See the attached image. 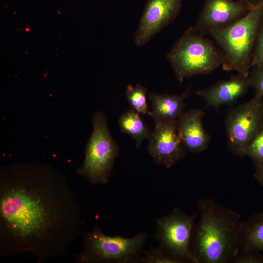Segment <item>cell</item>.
<instances>
[{
  "mask_svg": "<svg viewBox=\"0 0 263 263\" xmlns=\"http://www.w3.org/2000/svg\"><path fill=\"white\" fill-rule=\"evenodd\" d=\"M81 208L65 178L37 163L2 168L0 254H30L38 262L63 255L82 234Z\"/></svg>",
  "mask_w": 263,
  "mask_h": 263,
  "instance_id": "cell-1",
  "label": "cell"
},
{
  "mask_svg": "<svg viewBox=\"0 0 263 263\" xmlns=\"http://www.w3.org/2000/svg\"><path fill=\"white\" fill-rule=\"evenodd\" d=\"M190 248L195 263H232L240 249L241 215L210 198L198 203Z\"/></svg>",
  "mask_w": 263,
  "mask_h": 263,
  "instance_id": "cell-2",
  "label": "cell"
},
{
  "mask_svg": "<svg viewBox=\"0 0 263 263\" xmlns=\"http://www.w3.org/2000/svg\"><path fill=\"white\" fill-rule=\"evenodd\" d=\"M263 20V2L259 0L242 18L210 33L224 54L222 65L225 71H235L249 76L252 55Z\"/></svg>",
  "mask_w": 263,
  "mask_h": 263,
  "instance_id": "cell-3",
  "label": "cell"
},
{
  "mask_svg": "<svg viewBox=\"0 0 263 263\" xmlns=\"http://www.w3.org/2000/svg\"><path fill=\"white\" fill-rule=\"evenodd\" d=\"M180 83L188 77L207 75L222 65L224 54L194 27L186 30L167 55Z\"/></svg>",
  "mask_w": 263,
  "mask_h": 263,
  "instance_id": "cell-4",
  "label": "cell"
},
{
  "mask_svg": "<svg viewBox=\"0 0 263 263\" xmlns=\"http://www.w3.org/2000/svg\"><path fill=\"white\" fill-rule=\"evenodd\" d=\"M148 238L140 232L133 237L111 236L97 226L83 235V248L76 255L82 263H140L143 246Z\"/></svg>",
  "mask_w": 263,
  "mask_h": 263,
  "instance_id": "cell-5",
  "label": "cell"
},
{
  "mask_svg": "<svg viewBox=\"0 0 263 263\" xmlns=\"http://www.w3.org/2000/svg\"><path fill=\"white\" fill-rule=\"evenodd\" d=\"M92 123L93 131L86 146L83 164L77 172L92 185H104L108 183L120 150L110 133L107 118L103 112L95 113Z\"/></svg>",
  "mask_w": 263,
  "mask_h": 263,
  "instance_id": "cell-6",
  "label": "cell"
},
{
  "mask_svg": "<svg viewBox=\"0 0 263 263\" xmlns=\"http://www.w3.org/2000/svg\"><path fill=\"white\" fill-rule=\"evenodd\" d=\"M197 215L188 216L176 208L157 220L155 238L159 247L178 263H195L190 244Z\"/></svg>",
  "mask_w": 263,
  "mask_h": 263,
  "instance_id": "cell-7",
  "label": "cell"
},
{
  "mask_svg": "<svg viewBox=\"0 0 263 263\" xmlns=\"http://www.w3.org/2000/svg\"><path fill=\"white\" fill-rule=\"evenodd\" d=\"M263 124V96L258 93L250 101L229 109L225 119L229 150L244 158L246 146Z\"/></svg>",
  "mask_w": 263,
  "mask_h": 263,
  "instance_id": "cell-8",
  "label": "cell"
},
{
  "mask_svg": "<svg viewBox=\"0 0 263 263\" xmlns=\"http://www.w3.org/2000/svg\"><path fill=\"white\" fill-rule=\"evenodd\" d=\"M183 0H148L134 35L136 46L146 45L177 17Z\"/></svg>",
  "mask_w": 263,
  "mask_h": 263,
  "instance_id": "cell-9",
  "label": "cell"
},
{
  "mask_svg": "<svg viewBox=\"0 0 263 263\" xmlns=\"http://www.w3.org/2000/svg\"><path fill=\"white\" fill-rule=\"evenodd\" d=\"M254 4L238 0H205L194 27L201 34L209 35L243 17Z\"/></svg>",
  "mask_w": 263,
  "mask_h": 263,
  "instance_id": "cell-10",
  "label": "cell"
},
{
  "mask_svg": "<svg viewBox=\"0 0 263 263\" xmlns=\"http://www.w3.org/2000/svg\"><path fill=\"white\" fill-rule=\"evenodd\" d=\"M177 121L155 123L149 138V154L156 164L167 168L186 155V149L177 132Z\"/></svg>",
  "mask_w": 263,
  "mask_h": 263,
  "instance_id": "cell-11",
  "label": "cell"
},
{
  "mask_svg": "<svg viewBox=\"0 0 263 263\" xmlns=\"http://www.w3.org/2000/svg\"><path fill=\"white\" fill-rule=\"evenodd\" d=\"M250 85L248 76L241 74L229 79L197 91L196 94L206 101L208 106L218 111L222 105H231L247 93Z\"/></svg>",
  "mask_w": 263,
  "mask_h": 263,
  "instance_id": "cell-12",
  "label": "cell"
},
{
  "mask_svg": "<svg viewBox=\"0 0 263 263\" xmlns=\"http://www.w3.org/2000/svg\"><path fill=\"white\" fill-rule=\"evenodd\" d=\"M204 115L201 109H191L184 112L177 121L178 134L189 151L199 153L209 146L210 137L203 124Z\"/></svg>",
  "mask_w": 263,
  "mask_h": 263,
  "instance_id": "cell-13",
  "label": "cell"
},
{
  "mask_svg": "<svg viewBox=\"0 0 263 263\" xmlns=\"http://www.w3.org/2000/svg\"><path fill=\"white\" fill-rule=\"evenodd\" d=\"M190 93L189 89L179 94L150 92L148 97L151 104L150 116L155 123L177 120L184 113L185 100Z\"/></svg>",
  "mask_w": 263,
  "mask_h": 263,
  "instance_id": "cell-14",
  "label": "cell"
},
{
  "mask_svg": "<svg viewBox=\"0 0 263 263\" xmlns=\"http://www.w3.org/2000/svg\"><path fill=\"white\" fill-rule=\"evenodd\" d=\"M240 249L263 253V212L242 222L240 228Z\"/></svg>",
  "mask_w": 263,
  "mask_h": 263,
  "instance_id": "cell-15",
  "label": "cell"
},
{
  "mask_svg": "<svg viewBox=\"0 0 263 263\" xmlns=\"http://www.w3.org/2000/svg\"><path fill=\"white\" fill-rule=\"evenodd\" d=\"M118 125L122 132L129 134L134 139L137 148L140 147L144 140L149 138L151 132L139 113L132 108L120 115Z\"/></svg>",
  "mask_w": 263,
  "mask_h": 263,
  "instance_id": "cell-16",
  "label": "cell"
},
{
  "mask_svg": "<svg viewBox=\"0 0 263 263\" xmlns=\"http://www.w3.org/2000/svg\"><path fill=\"white\" fill-rule=\"evenodd\" d=\"M148 89L139 83L135 86L128 85L126 90V96L131 108L139 113L150 115L147 102Z\"/></svg>",
  "mask_w": 263,
  "mask_h": 263,
  "instance_id": "cell-17",
  "label": "cell"
},
{
  "mask_svg": "<svg viewBox=\"0 0 263 263\" xmlns=\"http://www.w3.org/2000/svg\"><path fill=\"white\" fill-rule=\"evenodd\" d=\"M244 154L251 159L256 166L263 165V124L246 146Z\"/></svg>",
  "mask_w": 263,
  "mask_h": 263,
  "instance_id": "cell-18",
  "label": "cell"
},
{
  "mask_svg": "<svg viewBox=\"0 0 263 263\" xmlns=\"http://www.w3.org/2000/svg\"><path fill=\"white\" fill-rule=\"evenodd\" d=\"M140 263H178L165 253L159 247H152L149 251H143Z\"/></svg>",
  "mask_w": 263,
  "mask_h": 263,
  "instance_id": "cell-19",
  "label": "cell"
},
{
  "mask_svg": "<svg viewBox=\"0 0 263 263\" xmlns=\"http://www.w3.org/2000/svg\"><path fill=\"white\" fill-rule=\"evenodd\" d=\"M261 65H263V20L256 38L250 61V68Z\"/></svg>",
  "mask_w": 263,
  "mask_h": 263,
  "instance_id": "cell-20",
  "label": "cell"
},
{
  "mask_svg": "<svg viewBox=\"0 0 263 263\" xmlns=\"http://www.w3.org/2000/svg\"><path fill=\"white\" fill-rule=\"evenodd\" d=\"M234 263H263V256L259 252L241 250L234 258Z\"/></svg>",
  "mask_w": 263,
  "mask_h": 263,
  "instance_id": "cell-21",
  "label": "cell"
},
{
  "mask_svg": "<svg viewBox=\"0 0 263 263\" xmlns=\"http://www.w3.org/2000/svg\"><path fill=\"white\" fill-rule=\"evenodd\" d=\"M248 77L250 86L263 96V65L252 67Z\"/></svg>",
  "mask_w": 263,
  "mask_h": 263,
  "instance_id": "cell-22",
  "label": "cell"
},
{
  "mask_svg": "<svg viewBox=\"0 0 263 263\" xmlns=\"http://www.w3.org/2000/svg\"><path fill=\"white\" fill-rule=\"evenodd\" d=\"M254 177L258 182L263 186V165L256 166Z\"/></svg>",
  "mask_w": 263,
  "mask_h": 263,
  "instance_id": "cell-23",
  "label": "cell"
},
{
  "mask_svg": "<svg viewBox=\"0 0 263 263\" xmlns=\"http://www.w3.org/2000/svg\"><path fill=\"white\" fill-rule=\"evenodd\" d=\"M254 4L259 0H238Z\"/></svg>",
  "mask_w": 263,
  "mask_h": 263,
  "instance_id": "cell-24",
  "label": "cell"
},
{
  "mask_svg": "<svg viewBox=\"0 0 263 263\" xmlns=\"http://www.w3.org/2000/svg\"></svg>",
  "mask_w": 263,
  "mask_h": 263,
  "instance_id": "cell-25",
  "label": "cell"
}]
</instances>
